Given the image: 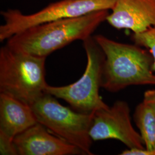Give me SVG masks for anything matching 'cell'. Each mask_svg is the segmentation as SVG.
<instances>
[{
	"label": "cell",
	"mask_w": 155,
	"mask_h": 155,
	"mask_svg": "<svg viewBox=\"0 0 155 155\" xmlns=\"http://www.w3.org/2000/svg\"><path fill=\"white\" fill-rule=\"evenodd\" d=\"M93 37L105 55L102 88L116 93L130 86L155 85L153 58L148 50L101 35Z\"/></svg>",
	"instance_id": "obj_2"
},
{
	"label": "cell",
	"mask_w": 155,
	"mask_h": 155,
	"mask_svg": "<svg viewBox=\"0 0 155 155\" xmlns=\"http://www.w3.org/2000/svg\"><path fill=\"white\" fill-rule=\"evenodd\" d=\"M14 143L18 155H74L82 151L55 134L39 122L18 134Z\"/></svg>",
	"instance_id": "obj_8"
},
{
	"label": "cell",
	"mask_w": 155,
	"mask_h": 155,
	"mask_svg": "<svg viewBox=\"0 0 155 155\" xmlns=\"http://www.w3.org/2000/svg\"><path fill=\"white\" fill-rule=\"evenodd\" d=\"M133 120L143 140L145 150L155 149V111L144 101L135 108Z\"/></svg>",
	"instance_id": "obj_11"
},
{
	"label": "cell",
	"mask_w": 155,
	"mask_h": 155,
	"mask_svg": "<svg viewBox=\"0 0 155 155\" xmlns=\"http://www.w3.org/2000/svg\"><path fill=\"white\" fill-rule=\"evenodd\" d=\"M130 113L129 106L124 101H117L111 106L95 111L90 130L92 140L114 139L127 149H145L140 134L132 125Z\"/></svg>",
	"instance_id": "obj_7"
},
{
	"label": "cell",
	"mask_w": 155,
	"mask_h": 155,
	"mask_svg": "<svg viewBox=\"0 0 155 155\" xmlns=\"http://www.w3.org/2000/svg\"><path fill=\"white\" fill-rule=\"evenodd\" d=\"M45 57L0 49V93L31 105L45 93Z\"/></svg>",
	"instance_id": "obj_3"
},
{
	"label": "cell",
	"mask_w": 155,
	"mask_h": 155,
	"mask_svg": "<svg viewBox=\"0 0 155 155\" xmlns=\"http://www.w3.org/2000/svg\"><path fill=\"white\" fill-rule=\"evenodd\" d=\"M109 14L108 10L98 11L39 24L13 35L6 45L17 52L47 58L74 41L91 36Z\"/></svg>",
	"instance_id": "obj_1"
},
{
	"label": "cell",
	"mask_w": 155,
	"mask_h": 155,
	"mask_svg": "<svg viewBox=\"0 0 155 155\" xmlns=\"http://www.w3.org/2000/svg\"><path fill=\"white\" fill-rule=\"evenodd\" d=\"M143 101L150 106L155 111V89L147 90L144 93Z\"/></svg>",
	"instance_id": "obj_14"
},
{
	"label": "cell",
	"mask_w": 155,
	"mask_h": 155,
	"mask_svg": "<svg viewBox=\"0 0 155 155\" xmlns=\"http://www.w3.org/2000/svg\"><path fill=\"white\" fill-rule=\"evenodd\" d=\"M132 39L134 44L145 47L150 51L153 58L152 71L155 72V26L150 27L143 32L133 33Z\"/></svg>",
	"instance_id": "obj_12"
},
{
	"label": "cell",
	"mask_w": 155,
	"mask_h": 155,
	"mask_svg": "<svg viewBox=\"0 0 155 155\" xmlns=\"http://www.w3.org/2000/svg\"><path fill=\"white\" fill-rule=\"evenodd\" d=\"M38 123L30 105L9 94L0 93V137L14 140Z\"/></svg>",
	"instance_id": "obj_10"
},
{
	"label": "cell",
	"mask_w": 155,
	"mask_h": 155,
	"mask_svg": "<svg viewBox=\"0 0 155 155\" xmlns=\"http://www.w3.org/2000/svg\"><path fill=\"white\" fill-rule=\"evenodd\" d=\"M83 42L87 65L82 77L67 86H52L47 84L45 93L66 101L77 111L89 114L109 107L100 95L105 55L93 36L89 37Z\"/></svg>",
	"instance_id": "obj_4"
},
{
	"label": "cell",
	"mask_w": 155,
	"mask_h": 155,
	"mask_svg": "<svg viewBox=\"0 0 155 155\" xmlns=\"http://www.w3.org/2000/svg\"><path fill=\"white\" fill-rule=\"evenodd\" d=\"M31 106L38 122L50 132L77 147L83 155H93L90 130L94 113H83L72 110L45 93Z\"/></svg>",
	"instance_id": "obj_5"
},
{
	"label": "cell",
	"mask_w": 155,
	"mask_h": 155,
	"mask_svg": "<svg viewBox=\"0 0 155 155\" xmlns=\"http://www.w3.org/2000/svg\"><path fill=\"white\" fill-rule=\"evenodd\" d=\"M121 155H155V149L152 150H146L139 149H127L122 151Z\"/></svg>",
	"instance_id": "obj_13"
},
{
	"label": "cell",
	"mask_w": 155,
	"mask_h": 155,
	"mask_svg": "<svg viewBox=\"0 0 155 155\" xmlns=\"http://www.w3.org/2000/svg\"><path fill=\"white\" fill-rule=\"evenodd\" d=\"M106 21L117 29L143 32L155 26V0H116Z\"/></svg>",
	"instance_id": "obj_9"
},
{
	"label": "cell",
	"mask_w": 155,
	"mask_h": 155,
	"mask_svg": "<svg viewBox=\"0 0 155 155\" xmlns=\"http://www.w3.org/2000/svg\"><path fill=\"white\" fill-rule=\"evenodd\" d=\"M116 0H61L36 13L25 15L18 9L1 12L4 23L0 26V41L39 24L82 16L93 12L111 10Z\"/></svg>",
	"instance_id": "obj_6"
}]
</instances>
